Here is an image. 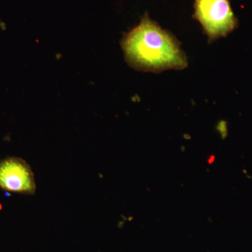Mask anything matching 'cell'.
Segmentation results:
<instances>
[{"label":"cell","mask_w":252,"mask_h":252,"mask_svg":"<svg viewBox=\"0 0 252 252\" xmlns=\"http://www.w3.org/2000/svg\"><path fill=\"white\" fill-rule=\"evenodd\" d=\"M122 44L126 61L138 70L159 72L187 66V57L177 39L147 14L126 34Z\"/></svg>","instance_id":"cell-1"},{"label":"cell","mask_w":252,"mask_h":252,"mask_svg":"<svg viewBox=\"0 0 252 252\" xmlns=\"http://www.w3.org/2000/svg\"><path fill=\"white\" fill-rule=\"evenodd\" d=\"M194 16L212 41L228 35L238 26L229 0H195Z\"/></svg>","instance_id":"cell-2"},{"label":"cell","mask_w":252,"mask_h":252,"mask_svg":"<svg viewBox=\"0 0 252 252\" xmlns=\"http://www.w3.org/2000/svg\"><path fill=\"white\" fill-rule=\"evenodd\" d=\"M0 189L14 193H35V180L31 166L19 158H7L0 161Z\"/></svg>","instance_id":"cell-3"}]
</instances>
